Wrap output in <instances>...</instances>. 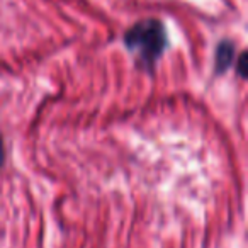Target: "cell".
Listing matches in <instances>:
<instances>
[{
    "mask_svg": "<svg viewBox=\"0 0 248 248\" xmlns=\"http://www.w3.org/2000/svg\"><path fill=\"white\" fill-rule=\"evenodd\" d=\"M167 31L158 19H145L133 26L124 34V46L135 56L138 68L153 73L155 65L162 53L165 51Z\"/></svg>",
    "mask_w": 248,
    "mask_h": 248,
    "instance_id": "6da1fadb",
    "label": "cell"
},
{
    "mask_svg": "<svg viewBox=\"0 0 248 248\" xmlns=\"http://www.w3.org/2000/svg\"><path fill=\"white\" fill-rule=\"evenodd\" d=\"M234 60V45L231 41H221L216 46V55H214V66L216 73H224L230 70Z\"/></svg>",
    "mask_w": 248,
    "mask_h": 248,
    "instance_id": "7a4b0ae2",
    "label": "cell"
},
{
    "mask_svg": "<svg viewBox=\"0 0 248 248\" xmlns=\"http://www.w3.org/2000/svg\"><path fill=\"white\" fill-rule=\"evenodd\" d=\"M238 73L241 78L247 77V51H241L240 58H238Z\"/></svg>",
    "mask_w": 248,
    "mask_h": 248,
    "instance_id": "3957f363",
    "label": "cell"
},
{
    "mask_svg": "<svg viewBox=\"0 0 248 248\" xmlns=\"http://www.w3.org/2000/svg\"><path fill=\"white\" fill-rule=\"evenodd\" d=\"M5 162V148H4V136H2V133H0V169H2V165H4Z\"/></svg>",
    "mask_w": 248,
    "mask_h": 248,
    "instance_id": "277c9868",
    "label": "cell"
}]
</instances>
